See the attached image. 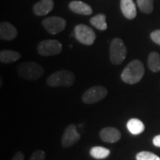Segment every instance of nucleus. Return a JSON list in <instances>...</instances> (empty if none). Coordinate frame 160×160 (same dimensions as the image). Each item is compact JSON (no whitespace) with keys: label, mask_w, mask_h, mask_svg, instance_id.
<instances>
[{"label":"nucleus","mask_w":160,"mask_h":160,"mask_svg":"<svg viewBox=\"0 0 160 160\" xmlns=\"http://www.w3.org/2000/svg\"><path fill=\"white\" fill-rule=\"evenodd\" d=\"M145 69L143 63L139 60H133L127 64L121 73V79L129 85H134L140 82L144 76Z\"/></svg>","instance_id":"1"},{"label":"nucleus","mask_w":160,"mask_h":160,"mask_svg":"<svg viewBox=\"0 0 160 160\" xmlns=\"http://www.w3.org/2000/svg\"><path fill=\"white\" fill-rule=\"evenodd\" d=\"M16 71L19 77L23 79L37 80L44 75L45 69L38 63L29 62L19 64L16 68Z\"/></svg>","instance_id":"2"},{"label":"nucleus","mask_w":160,"mask_h":160,"mask_svg":"<svg viewBox=\"0 0 160 160\" xmlns=\"http://www.w3.org/2000/svg\"><path fill=\"white\" fill-rule=\"evenodd\" d=\"M75 83V75L69 70H58L47 78L46 84L52 87H69Z\"/></svg>","instance_id":"3"},{"label":"nucleus","mask_w":160,"mask_h":160,"mask_svg":"<svg viewBox=\"0 0 160 160\" xmlns=\"http://www.w3.org/2000/svg\"><path fill=\"white\" fill-rule=\"evenodd\" d=\"M126 45L119 38H116L111 41L109 46V60L115 65H119L126 57Z\"/></svg>","instance_id":"4"},{"label":"nucleus","mask_w":160,"mask_h":160,"mask_svg":"<svg viewBox=\"0 0 160 160\" xmlns=\"http://www.w3.org/2000/svg\"><path fill=\"white\" fill-rule=\"evenodd\" d=\"M74 35L77 40L85 46H91L96 39V35L94 31L85 24L77 25L75 27Z\"/></svg>","instance_id":"5"},{"label":"nucleus","mask_w":160,"mask_h":160,"mask_svg":"<svg viewBox=\"0 0 160 160\" xmlns=\"http://www.w3.org/2000/svg\"><path fill=\"white\" fill-rule=\"evenodd\" d=\"M62 51V45L58 40H43L38 46V52L42 56L57 55L61 53Z\"/></svg>","instance_id":"6"},{"label":"nucleus","mask_w":160,"mask_h":160,"mask_svg":"<svg viewBox=\"0 0 160 160\" xmlns=\"http://www.w3.org/2000/svg\"><path fill=\"white\" fill-rule=\"evenodd\" d=\"M108 94V90L104 86H95L87 89L83 96L82 100L86 104H93L103 100Z\"/></svg>","instance_id":"7"},{"label":"nucleus","mask_w":160,"mask_h":160,"mask_svg":"<svg viewBox=\"0 0 160 160\" xmlns=\"http://www.w3.org/2000/svg\"><path fill=\"white\" fill-rule=\"evenodd\" d=\"M42 25L48 33L52 35H56L64 30L66 27V21L59 16H51L46 18Z\"/></svg>","instance_id":"8"},{"label":"nucleus","mask_w":160,"mask_h":160,"mask_svg":"<svg viewBox=\"0 0 160 160\" xmlns=\"http://www.w3.org/2000/svg\"><path fill=\"white\" fill-rule=\"evenodd\" d=\"M80 139V134L77 131V127L74 124H70L63 132L62 138V144L64 148H69Z\"/></svg>","instance_id":"9"},{"label":"nucleus","mask_w":160,"mask_h":160,"mask_svg":"<svg viewBox=\"0 0 160 160\" xmlns=\"http://www.w3.org/2000/svg\"><path fill=\"white\" fill-rule=\"evenodd\" d=\"M100 137L104 142L115 143L120 140L121 133L117 128L108 126V127H105V128L101 130Z\"/></svg>","instance_id":"10"},{"label":"nucleus","mask_w":160,"mask_h":160,"mask_svg":"<svg viewBox=\"0 0 160 160\" xmlns=\"http://www.w3.org/2000/svg\"><path fill=\"white\" fill-rule=\"evenodd\" d=\"M18 36L16 28L9 22H3L0 24V38L2 40H13Z\"/></svg>","instance_id":"11"},{"label":"nucleus","mask_w":160,"mask_h":160,"mask_svg":"<svg viewBox=\"0 0 160 160\" xmlns=\"http://www.w3.org/2000/svg\"><path fill=\"white\" fill-rule=\"evenodd\" d=\"M120 8L123 15L128 20H133L136 17V6L132 0H120Z\"/></svg>","instance_id":"12"},{"label":"nucleus","mask_w":160,"mask_h":160,"mask_svg":"<svg viewBox=\"0 0 160 160\" xmlns=\"http://www.w3.org/2000/svg\"><path fill=\"white\" fill-rule=\"evenodd\" d=\"M54 3L52 0H40L33 6L34 13L38 16H43L48 14L53 9Z\"/></svg>","instance_id":"13"},{"label":"nucleus","mask_w":160,"mask_h":160,"mask_svg":"<svg viewBox=\"0 0 160 160\" xmlns=\"http://www.w3.org/2000/svg\"><path fill=\"white\" fill-rule=\"evenodd\" d=\"M69 9L71 11L78 13V14H82V15H90L92 12V9L89 5L82 1H71L69 5Z\"/></svg>","instance_id":"14"},{"label":"nucleus","mask_w":160,"mask_h":160,"mask_svg":"<svg viewBox=\"0 0 160 160\" xmlns=\"http://www.w3.org/2000/svg\"><path fill=\"white\" fill-rule=\"evenodd\" d=\"M126 127H127L128 131L133 135L141 134L145 130V126H144L142 121H141L138 118H131L130 120H128V122L126 124Z\"/></svg>","instance_id":"15"},{"label":"nucleus","mask_w":160,"mask_h":160,"mask_svg":"<svg viewBox=\"0 0 160 160\" xmlns=\"http://www.w3.org/2000/svg\"><path fill=\"white\" fill-rule=\"evenodd\" d=\"M21 58L20 52L12 50H2L0 52V61L3 63H12Z\"/></svg>","instance_id":"16"},{"label":"nucleus","mask_w":160,"mask_h":160,"mask_svg":"<svg viewBox=\"0 0 160 160\" xmlns=\"http://www.w3.org/2000/svg\"><path fill=\"white\" fill-rule=\"evenodd\" d=\"M148 66L153 72L160 71V54L158 52H151L148 57Z\"/></svg>","instance_id":"17"},{"label":"nucleus","mask_w":160,"mask_h":160,"mask_svg":"<svg viewBox=\"0 0 160 160\" xmlns=\"http://www.w3.org/2000/svg\"><path fill=\"white\" fill-rule=\"evenodd\" d=\"M110 154V150L104 147L95 146L90 149V155L95 159H103L108 158Z\"/></svg>","instance_id":"18"},{"label":"nucleus","mask_w":160,"mask_h":160,"mask_svg":"<svg viewBox=\"0 0 160 160\" xmlns=\"http://www.w3.org/2000/svg\"><path fill=\"white\" fill-rule=\"evenodd\" d=\"M90 23L93 27H95L96 29H100V30H106L108 28L107 23H106V15L102 14V13L97 14V15L91 18Z\"/></svg>","instance_id":"19"},{"label":"nucleus","mask_w":160,"mask_h":160,"mask_svg":"<svg viewBox=\"0 0 160 160\" xmlns=\"http://www.w3.org/2000/svg\"><path fill=\"white\" fill-rule=\"evenodd\" d=\"M140 10L144 13H151L153 11V0H137Z\"/></svg>","instance_id":"20"},{"label":"nucleus","mask_w":160,"mask_h":160,"mask_svg":"<svg viewBox=\"0 0 160 160\" xmlns=\"http://www.w3.org/2000/svg\"><path fill=\"white\" fill-rule=\"evenodd\" d=\"M136 160H160V158L149 151H141L136 155Z\"/></svg>","instance_id":"21"},{"label":"nucleus","mask_w":160,"mask_h":160,"mask_svg":"<svg viewBox=\"0 0 160 160\" xmlns=\"http://www.w3.org/2000/svg\"><path fill=\"white\" fill-rule=\"evenodd\" d=\"M46 159V152L44 150H36L32 153L29 160H45Z\"/></svg>","instance_id":"22"},{"label":"nucleus","mask_w":160,"mask_h":160,"mask_svg":"<svg viewBox=\"0 0 160 160\" xmlns=\"http://www.w3.org/2000/svg\"><path fill=\"white\" fill-rule=\"evenodd\" d=\"M150 38L154 43L160 46V29H157V30H154L153 32H151Z\"/></svg>","instance_id":"23"},{"label":"nucleus","mask_w":160,"mask_h":160,"mask_svg":"<svg viewBox=\"0 0 160 160\" xmlns=\"http://www.w3.org/2000/svg\"><path fill=\"white\" fill-rule=\"evenodd\" d=\"M12 160H24V155L22 151H18L12 157Z\"/></svg>","instance_id":"24"},{"label":"nucleus","mask_w":160,"mask_h":160,"mask_svg":"<svg viewBox=\"0 0 160 160\" xmlns=\"http://www.w3.org/2000/svg\"><path fill=\"white\" fill-rule=\"evenodd\" d=\"M153 144H154L156 147L160 148V134L159 135H157L153 138Z\"/></svg>","instance_id":"25"}]
</instances>
